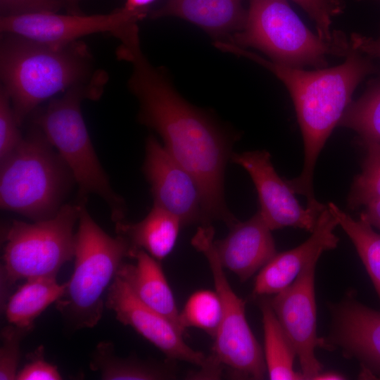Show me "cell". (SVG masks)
<instances>
[{
    "instance_id": "obj_1",
    "label": "cell",
    "mask_w": 380,
    "mask_h": 380,
    "mask_svg": "<svg viewBox=\"0 0 380 380\" xmlns=\"http://www.w3.org/2000/svg\"><path fill=\"white\" fill-rule=\"evenodd\" d=\"M118 55L132 67L128 87L139 104V121L161 137L170 156L196 180L205 223L229 227L239 220L224 199V172L232 140L205 113L184 100L144 55L139 34L121 42Z\"/></svg>"
},
{
    "instance_id": "obj_2",
    "label": "cell",
    "mask_w": 380,
    "mask_h": 380,
    "mask_svg": "<svg viewBox=\"0 0 380 380\" xmlns=\"http://www.w3.org/2000/svg\"><path fill=\"white\" fill-rule=\"evenodd\" d=\"M217 47L262 65L288 89L303 136L304 163L301 173L286 181L295 194L306 198L307 208L318 213L322 211L326 205L315 198L313 189L317 159L352 102L357 85L366 76L376 71L371 57L353 49L337 66L305 70L267 60L231 42H220Z\"/></svg>"
},
{
    "instance_id": "obj_3",
    "label": "cell",
    "mask_w": 380,
    "mask_h": 380,
    "mask_svg": "<svg viewBox=\"0 0 380 380\" xmlns=\"http://www.w3.org/2000/svg\"><path fill=\"white\" fill-rule=\"evenodd\" d=\"M0 73L20 125L43 101L87 85L83 82L89 74V53L77 42L52 45L10 34L1 42Z\"/></svg>"
},
{
    "instance_id": "obj_4",
    "label": "cell",
    "mask_w": 380,
    "mask_h": 380,
    "mask_svg": "<svg viewBox=\"0 0 380 380\" xmlns=\"http://www.w3.org/2000/svg\"><path fill=\"white\" fill-rule=\"evenodd\" d=\"M84 201H79L73 272L65 282L63 296L55 303L65 321L75 329L93 328L99 322L104 293L132 251L124 236H110L97 224Z\"/></svg>"
},
{
    "instance_id": "obj_5",
    "label": "cell",
    "mask_w": 380,
    "mask_h": 380,
    "mask_svg": "<svg viewBox=\"0 0 380 380\" xmlns=\"http://www.w3.org/2000/svg\"><path fill=\"white\" fill-rule=\"evenodd\" d=\"M53 148L37 126L1 160L2 210L34 222L51 218L58 213L74 178Z\"/></svg>"
},
{
    "instance_id": "obj_6",
    "label": "cell",
    "mask_w": 380,
    "mask_h": 380,
    "mask_svg": "<svg viewBox=\"0 0 380 380\" xmlns=\"http://www.w3.org/2000/svg\"><path fill=\"white\" fill-rule=\"evenodd\" d=\"M100 83L95 82L65 91L64 95L50 101L35 122L70 170L78 186L80 201H86L90 194L99 196L108 206L112 220L117 223L125 220L126 204L111 187L80 108L82 99L99 97Z\"/></svg>"
},
{
    "instance_id": "obj_7",
    "label": "cell",
    "mask_w": 380,
    "mask_h": 380,
    "mask_svg": "<svg viewBox=\"0 0 380 380\" xmlns=\"http://www.w3.org/2000/svg\"><path fill=\"white\" fill-rule=\"evenodd\" d=\"M232 42L260 50L270 60L287 66L327 68L329 56L346 57L350 39L334 30L329 40L321 39L302 22L286 0H249L246 23Z\"/></svg>"
},
{
    "instance_id": "obj_8",
    "label": "cell",
    "mask_w": 380,
    "mask_h": 380,
    "mask_svg": "<svg viewBox=\"0 0 380 380\" xmlns=\"http://www.w3.org/2000/svg\"><path fill=\"white\" fill-rule=\"evenodd\" d=\"M80 203L64 204L51 218L27 223L13 220L4 234L1 292L3 296L16 281L56 277L74 258L75 225Z\"/></svg>"
},
{
    "instance_id": "obj_9",
    "label": "cell",
    "mask_w": 380,
    "mask_h": 380,
    "mask_svg": "<svg viewBox=\"0 0 380 380\" xmlns=\"http://www.w3.org/2000/svg\"><path fill=\"white\" fill-rule=\"evenodd\" d=\"M211 224L201 225L191 245L206 258L215 291L222 304V319L211 356L234 375L249 379H263L267 372L264 353L248 323L245 302L230 286L215 246Z\"/></svg>"
},
{
    "instance_id": "obj_10",
    "label": "cell",
    "mask_w": 380,
    "mask_h": 380,
    "mask_svg": "<svg viewBox=\"0 0 380 380\" xmlns=\"http://www.w3.org/2000/svg\"><path fill=\"white\" fill-rule=\"evenodd\" d=\"M146 9L129 10L125 7L108 14L63 15L56 12H36L2 15L1 32L36 42L65 45L80 37L108 32L118 38L126 30L146 15Z\"/></svg>"
},
{
    "instance_id": "obj_11",
    "label": "cell",
    "mask_w": 380,
    "mask_h": 380,
    "mask_svg": "<svg viewBox=\"0 0 380 380\" xmlns=\"http://www.w3.org/2000/svg\"><path fill=\"white\" fill-rule=\"evenodd\" d=\"M329 306L330 329L319 348L340 350L359 362L361 376L380 379V311L362 303L353 290Z\"/></svg>"
},
{
    "instance_id": "obj_12",
    "label": "cell",
    "mask_w": 380,
    "mask_h": 380,
    "mask_svg": "<svg viewBox=\"0 0 380 380\" xmlns=\"http://www.w3.org/2000/svg\"><path fill=\"white\" fill-rule=\"evenodd\" d=\"M317 262L308 264L287 288L267 299L295 348L305 380H313L323 369L315 355L321 341L317 334Z\"/></svg>"
},
{
    "instance_id": "obj_13",
    "label": "cell",
    "mask_w": 380,
    "mask_h": 380,
    "mask_svg": "<svg viewBox=\"0 0 380 380\" xmlns=\"http://www.w3.org/2000/svg\"><path fill=\"white\" fill-rule=\"evenodd\" d=\"M142 169L151 186L153 205L177 217L182 226L205 225L202 194L196 180L153 135L146 139Z\"/></svg>"
},
{
    "instance_id": "obj_14",
    "label": "cell",
    "mask_w": 380,
    "mask_h": 380,
    "mask_svg": "<svg viewBox=\"0 0 380 380\" xmlns=\"http://www.w3.org/2000/svg\"><path fill=\"white\" fill-rule=\"evenodd\" d=\"M231 160L251 176L258 196L259 211L272 231L286 227L313 231L320 213L302 207L286 179L274 170L267 151L232 153Z\"/></svg>"
},
{
    "instance_id": "obj_15",
    "label": "cell",
    "mask_w": 380,
    "mask_h": 380,
    "mask_svg": "<svg viewBox=\"0 0 380 380\" xmlns=\"http://www.w3.org/2000/svg\"><path fill=\"white\" fill-rule=\"evenodd\" d=\"M105 305L114 312L120 323L134 329L167 359L200 368L207 362L208 357L189 346L183 334L170 320L141 303L118 276L107 291Z\"/></svg>"
},
{
    "instance_id": "obj_16",
    "label": "cell",
    "mask_w": 380,
    "mask_h": 380,
    "mask_svg": "<svg viewBox=\"0 0 380 380\" xmlns=\"http://www.w3.org/2000/svg\"><path fill=\"white\" fill-rule=\"evenodd\" d=\"M338 222L327 206L318 217L310 236L297 247L277 253L258 272L253 294H277L287 288L310 262L327 251L336 248L339 239L334 229Z\"/></svg>"
},
{
    "instance_id": "obj_17",
    "label": "cell",
    "mask_w": 380,
    "mask_h": 380,
    "mask_svg": "<svg viewBox=\"0 0 380 380\" xmlns=\"http://www.w3.org/2000/svg\"><path fill=\"white\" fill-rule=\"evenodd\" d=\"M229 229L224 239L215 240V249L223 267L246 281L277 253L272 230L259 210Z\"/></svg>"
},
{
    "instance_id": "obj_18",
    "label": "cell",
    "mask_w": 380,
    "mask_h": 380,
    "mask_svg": "<svg viewBox=\"0 0 380 380\" xmlns=\"http://www.w3.org/2000/svg\"><path fill=\"white\" fill-rule=\"evenodd\" d=\"M134 263L123 262L117 275L144 305L170 320L184 334L175 297L160 261L141 249L132 252Z\"/></svg>"
},
{
    "instance_id": "obj_19",
    "label": "cell",
    "mask_w": 380,
    "mask_h": 380,
    "mask_svg": "<svg viewBox=\"0 0 380 380\" xmlns=\"http://www.w3.org/2000/svg\"><path fill=\"white\" fill-rule=\"evenodd\" d=\"M243 0H167L153 18L173 15L186 20L215 37L240 31L246 20Z\"/></svg>"
},
{
    "instance_id": "obj_20",
    "label": "cell",
    "mask_w": 380,
    "mask_h": 380,
    "mask_svg": "<svg viewBox=\"0 0 380 380\" xmlns=\"http://www.w3.org/2000/svg\"><path fill=\"white\" fill-rule=\"evenodd\" d=\"M115 224L117 234L129 243L130 255L133 251L141 249L160 262L173 250L182 227L177 217L156 205L138 222L124 220Z\"/></svg>"
},
{
    "instance_id": "obj_21",
    "label": "cell",
    "mask_w": 380,
    "mask_h": 380,
    "mask_svg": "<svg viewBox=\"0 0 380 380\" xmlns=\"http://www.w3.org/2000/svg\"><path fill=\"white\" fill-rule=\"evenodd\" d=\"M90 369L104 380L174 379L175 371L167 364L143 360L134 355L121 357L115 355L112 342H99L91 355Z\"/></svg>"
},
{
    "instance_id": "obj_22",
    "label": "cell",
    "mask_w": 380,
    "mask_h": 380,
    "mask_svg": "<svg viewBox=\"0 0 380 380\" xmlns=\"http://www.w3.org/2000/svg\"><path fill=\"white\" fill-rule=\"evenodd\" d=\"M5 304L9 324L32 330L34 320L63 294L65 283L56 277H39L25 280Z\"/></svg>"
},
{
    "instance_id": "obj_23",
    "label": "cell",
    "mask_w": 380,
    "mask_h": 380,
    "mask_svg": "<svg viewBox=\"0 0 380 380\" xmlns=\"http://www.w3.org/2000/svg\"><path fill=\"white\" fill-rule=\"evenodd\" d=\"M260 309L264 331V357L271 380H303L301 372L293 369L296 353L281 326L267 299H261Z\"/></svg>"
},
{
    "instance_id": "obj_24",
    "label": "cell",
    "mask_w": 380,
    "mask_h": 380,
    "mask_svg": "<svg viewBox=\"0 0 380 380\" xmlns=\"http://www.w3.org/2000/svg\"><path fill=\"white\" fill-rule=\"evenodd\" d=\"M327 207L355 246L380 299V234L362 215L354 219L331 202Z\"/></svg>"
},
{
    "instance_id": "obj_25",
    "label": "cell",
    "mask_w": 380,
    "mask_h": 380,
    "mask_svg": "<svg viewBox=\"0 0 380 380\" xmlns=\"http://www.w3.org/2000/svg\"><path fill=\"white\" fill-rule=\"evenodd\" d=\"M338 125L355 131L364 146H380V79L370 82L364 94L350 103Z\"/></svg>"
},
{
    "instance_id": "obj_26",
    "label": "cell",
    "mask_w": 380,
    "mask_h": 380,
    "mask_svg": "<svg viewBox=\"0 0 380 380\" xmlns=\"http://www.w3.org/2000/svg\"><path fill=\"white\" fill-rule=\"evenodd\" d=\"M222 304L216 291L200 290L190 296L179 313L182 327H196L215 337L222 319Z\"/></svg>"
},
{
    "instance_id": "obj_27",
    "label": "cell",
    "mask_w": 380,
    "mask_h": 380,
    "mask_svg": "<svg viewBox=\"0 0 380 380\" xmlns=\"http://www.w3.org/2000/svg\"><path fill=\"white\" fill-rule=\"evenodd\" d=\"M365 148L367 153L362 172L355 177L348 198V207L353 210L380 200V146Z\"/></svg>"
},
{
    "instance_id": "obj_28",
    "label": "cell",
    "mask_w": 380,
    "mask_h": 380,
    "mask_svg": "<svg viewBox=\"0 0 380 380\" xmlns=\"http://www.w3.org/2000/svg\"><path fill=\"white\" fill-rule=\"evenodd\" d=\"M32 330L10 324L1 331L0 380H15L22 340Z\"/></svg>"
},
{
    "instance_id": "obj_29",
    "label": "cell",
    "mask_w": 380,
    "mask_h": 380,
    "mask_svg": "<svg viewBox=\"0 0 380 380\" xmlns=\"http://www.w3.org/2000/svg\"><path fill=\"white\" fill-rule=\"evenodd\" d=\"M298 4L315 23L317 34L329 40L334 34L331 27L334 18L341 14L345 8L342 0H291Z\"/></svg>"
},
{
    "instance_id": "obj_30",
    "label": "cell",
    "mask_w": 380,
    "mask_h": 380,
    "mask_svg": "<svg viewBox=\"0 0 380 380\" xmlns=\"http://www.w3.org/2000/svg\"><path fill=\"white\" fill-rule=\"evenodd\" d=\"M10 97L1 87L0 91V161L8 156L21 142L18 127Z\"/></svg>"
},
{
    "instance_id": "obj_31",
    "label": "cell",
    "mask_w": 380,
    "mask_h": 380,
    "mask_svg": "<svg viewBox=\"0 0 380 380\" xmlns=\"http://www.w3.org/2000/svg\"><path fill=\"white\" fill-rule=\"evenodd\" d=\"M28 362L18 371L15 380H61L57 366L44 359V348L38 347L27 355Z\"/></svg>"
},
{
    "instance_id": "obj_32",
    "label": "cell",
    "mask_w": 380,
    "mask_h": 380,
    "mask_svg": "<svg viewBox=\"0 0 380 380\" xmlns=\"http://www.w3.org/2000/svg\"><path fill=\"white\" fill-rule=\"evenodd\" d=\"M0 4L2 15L56 12L61 7L58 0H0Z\"/></svg>"
},
{
    "instance_id": "obj_33",
    "label": "cell",
    "mask_w": 380,
    "mask_h": 380,
    "mask_svg": "<svg viewBox=\"0 0 380 380\" xmlns=\"http://www.w3.org/2000/svg\"><path fill=\"white\" fill-rule=\"evenodd\" d=\"M349 39L354 50L380 61V35L374 39L359 33H352Z\"/></svg>"
},
{
    "instance_id": "obj_34",
    "label": "cell",
    "mask_w": 380,
    "mask_h": 380,
    "mask_svg": "<svg viewBox=\"0 0 380 380\" xmlns=\"http://www.w3.org/2000/svg\"><path fill=\"white\" fill-rule=\"evenodd\" d=\"M364 207L365 210L361 215L366 218L372 227L380 229V200L372 201Z\"/></svg>"
},
{
    "instance_id": "obj_35",
    "label": "cell",
    "mask_w": 380,
    "mask_h": 380,
    "mask_svg": "<svg viewBox=\"0 0 380 380\" xmlns=\"http://www.w3.org/2000/svg\"><path fill=\"white\" fill-rule=\"evenodd\" d=\"M155 0H126L125 8L129 10L146 9L147 6Z\"/></svg>"
},
{
    "instance_id": "obj_36",
    "label": "cell",
    "mask_w": 380,
    "mask_h": 380,
    "mask_svg": "<svg viewBox=\"0 0 380 380\" xmlns=\"http://www.w3.org/2000/svg\"><path fill=\"white\" fill-rule=\"evenodd\" d=\"M346 379L343 374L335 372H321L317 374L313 380H342Z\"/></svg>"
},
{
    "instance_id": "obj_37",
    "label": "cell",
    "mask_w": 380,
    "mask_h": 380,
    "mask_svg": "<svg viewBox=\"0 0 380 380\" xmlns=\"http://www.w3.org/2000/svg\"><path fill=\"white\" fill-rule=\"evenodd\" d=\"M61 2V1H68V2H74V1H77L78 0H58Z\"/></svg>"
},
{
    "instance_id": "obj_38",
    "label": "cell",
    "mask_w": 380,
    "mask_h": 380,
    "mask_svg": "<svg viewBox=\"0 0 380 380\" xmlns=\"http://www.w3.org/2000/svg\"><path fill=\"white\" fill-rule=\"evenodd\" d=\"M358 1H361V0H358ZM380 1V0H379Z\"/></svg>"
}]
</instances>
